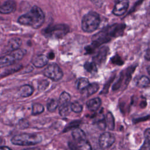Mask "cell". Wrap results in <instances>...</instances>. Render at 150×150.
<instances>
[{
  "instance_id": "5",
  "label": "cell",
  "mask_w": 150,
  "mask_h": 150,
  "mask_svg": "<svg viewBox=\"0 0 150 150\" xmlns=\"http://www.w3.org/2000/svg\"><path fill=\"white\" fill-rule=\"evenodd\" d=\"M25 54V52L21 49H16L0 57V68L10 66L21 60Z\"/></svg>"
},
{
  "instance_id": "29",
  "label": "cell",
  "mask_w": 150,
  "mask_h": 150,
  "mask_svg": "<svg viewBox=\"0 0 150 150\" xmlns=\"http://www.w3.org/2000/svg\"><path fill=\"white\" fill-rule=\"evenodd\" d=\"M97 47L93 44L91 43V45L87 46L85 47V50H86V53L87 54H91L92 53L94 52V51L96 49H97Z\"/></svg>"
},
{
  "instance_id": "2",
  "label": "cell",
  "mask_w": 150,
  "mask_h": 150,
  "mask_svg": "<svg viewBox=\"0 0 150 150\" xmlns=\"http://www.w3.org/2000/svg\"><path fill=\"white\" fill-rule=\"evenodd\" d=\"M100 22L99 15L96 12H90L84 16L81 21V28L84 32H93L98 28Z\"/></svg>"
},
{
  "instance_id": "27",
  "label": "cell",
  "mask_w": 150,
  "mask_h": 150,
  "mask_svg": "<svg viewBox=\"0 0 150 150\" xmlns=\"http://www.w3.org/2000/svg\"><path fill=\"white\" fill-rule=\"evenodd\" d=\"M70 109L71 111H74V112H80L83 110L82 105L79 102H73V103L70 104Z\"/></svg>"
},
{
  "instance_id": "36",
  "label": "cell",
  "mask_w": 150,
  "mask_h": 150,
  "mask_svg": "<svg viewBox=\"0 0 150 150\" xmlns=\"http://www.w3.org/2000/svg\"><path fill=\"white\" fill-rule=\"evenodd\" d=\"M145 57L146 59H147L148 60H149V49H148V50L146 51V53Z\"/></svg>"
},
{
  "instance_id": "7",
  "label": "cell",
  "mask_w": 150,
  "mask_h": 150,
  "mask_svg": "<svg viewBox=\"0 0 150 150\" xmlns=\"http://www.w3.org/2000/svg\"><path fill=\"white\" fill-rule=\"evenodd\" d=\"M44 75L47 78L53 80L58 81L63 77V71L60 67L56 63L49 64L43 71Z\"/></svg>"
},
{
  "instance_id": "33",
  "label": "cell",
  "mask_w": 150,
  "mask_h": 150,
  "mask_svg": "<svg viewBox=\"0 0 150 150\" xmlns=\"http://www.w3.org/2000/svg\"><path fill=\"white\" fill-rule=\"evenodd\" d=\"M149 132H150L149 128H147V129L145 131V132H144V136H145V139L150 140V134H149Z\"/></svg>"
},
{
  "instance_id": "9",
  "label": "cell",
  "mask_w": 150,
  "mask_h": 150,
  "mask_svg": "<svg viewBox=\"0 0 150 150\" xmlns=\"http://www.w3.org/2000/svg\"><path fill=\"white\" fill-rule=\"evenodd\" d=\"M114 136L109 132L101 134L99 137V144L101 148L106 149L110 147L115 142Z\"/></svg>"
},
{
  "instance_id": "16",
  "label": "cell",
  "mask_w": 150,
  "mask_h": 150,
  "mask_svg": "<svg viewBox=\"0 0 150 150\" xmlns=\"http://www.w3.org/2000/svg\"><path fill=\"white\" fill-rule=\"evenodd\" d=\"M87 106L89 110L91 111H97L101 104V100L100 98L96 97L89 100L87 102Z\"/></svg>"
},
{
  "instance_id": "8",
  "label": "cell",
  "mask_w": 150,
  "mask_h": 150,
  "mask_svg": "<svg viewBox=\"0 0 150 150\" xmlns=\"http://www.w3.org/2000/svg\"><path fill=\"white\" fill-rule=\"evenodd\" d=\"M111 39V38L105 28L93 36L92 43H93L97 47H98L101 45L107 43Z\"/></svg>"
},
{
  "instance_id": "10",
  "label": "cell",
  "mask_w": 150,
  "mask_h": 150,
  "mask_svg": "<svg viewBox=\"0 0 150 150\" xmlns=\"http://www.w3.org/2000/svg\"><path fill=\"white\" fill-rule=\"evenodd\" d=\"M125 25L122 23H116L105 28L106 30L111 38H116L122 35Z\"/></svg>"
},
{
  "instance_id": "21",
  "label": "cell",
  "mask_w": 150,
  "mask_h": 150,
  "mask_svg": "<svg viewBox=\"0 0 150 150\" xmlns=\"http://www.w3.org/2000/svg\"><path fill=\"white\" fill-rule=\"evenodd\" d=\"M99 88V85L97 83H93L89 84L87 87L83 90V91H86V93L87 96H91L96 93Z\"/></svg>"
},
{
  "instance_id": "3",
  "label": "cell",
  "mask_w": 150,
  "mask_h": 150,
  "mask_svg": "<svg viewBox=\"0 0 150 150\" xmlns=\"http://www.w3.org/2000/svg\"><path fill=\"white\" fill-rule=\"evenodd\" d=\"M41 141L42 137L39 135L27 133L16 135L11 139L12 144L21 146L36 145L40 143Z\"/></svg>"
},
{
  "instance_id": "14",
  "label": "cell",
  "mask_w": 150,
  "mask_h": 150,
  "mask_svg": "<svg viewBox=\"0 0 150 150\" xmlns=\"http://www.w3.org/2000/svg\"><path fill=\"white\" fill-rule=\"evenodd\" d=\"M48 58L46 56L40 54L35 56L32 59V63L36 67H43L47 64Z\"/></svg>"
},
{
  "instance_id": "25",
  "label": "cell",
  "mask_w": 150,
  "mask_h": 150,
  "mask_svg": "<svg viewBox=\"0 0 150 150\" xmlns=\"http://www.w3.org/2000/svg\"><path fill=\"white\" fill-rule=\"evenodd\" d=\"M84 69L89 73H94L97 72V68L94 62H86L84 65Z\"/></svg>"
},
{
  "instance_id": "32",
  "label": "cell",
  "mask_w": 150,
  "mask_h": 150,
  "mask_svg": "<svg viewBox=\"0 0 150 150\" xmlns=\"http://www.w3.org/2000/svg\"><path fill=\"white\" fill-rule=\"evenodd\" d=\"M94 5L100 8L103 5V0H90Z\"/></svg>"
},
{
  "instance_id": "26",
  "label": "cell",
  "mask_w": 150,
  "mask_h": 150,
  "mask_svg": "<svg viewBox=\"0 0 150 150\" xmlns=\"http://www.w3.org/2000/svg\"><path fill=\"white\" fill-rule=\"evenodd\" d=\"M44 111L43 106L39 103H35L32 105V112L33 115H38L43 112Z\"/></svg>"
},
{
  "instance_id": "1",
  "label": "cell",
  "mask_w": 150,
  "mask_h": 150,
  "mask_svg": "<svg viewBox=\"0 0 150 150\" xmlns=\"http://www.w3.org/2000/svg\"><path fill=\"white\" fill-rule=\"evenodd\" d=\"M45 21V15L42 10L37 6H33L26 13L21 15L18 22L23 25L30 26L35 29L40 28Z\"/></svg>"
},
{
  "instance_id": "4",
  "label": "cell",
  "mask_w": 150,
  "mask_h": 150,
  "mask_svg": "<svg viewBox=\"0 0 150 150\" xmlns=\"http://www.w3.org/2000/svg\"><path fill=\"white\" fill-rule=\"evenodd\" d=\"M69 32V28L64 24H57L50 26L43 31V33L47 38L60 39L64 37Z\"/></svg>"
},
{
  "instance_id": "19",
  "label": "cell",
  "mask_w": 150,
  "mask_h": 150,
  "mask_svg": "<svg viewBox=\"0 0 150 150\" xmlns=\"http://www.w3.org/2000/svg\"><path fill=\"white\" fill-rule=\"evenodd\" d=\"M105 122L106 127H107L110 130H113L114 129V127H115L114 118L112 114L110 112H108L107 113L105 116Z\"/></svg>"
},
{
  "instance_id": "31",
  "label": "cell",
  "mask_w": 150,
  "mask_h": 150,
  "mask_svg": "<svg viewBox=\"0 0 150 150\" xmlns=\"http://www.w3.org/2000/svg\"><path fill=\"white\" fill-rule=\"evenodd\" d=\"M49 84V81L44 80H42L40 83V85H39V88L40 90H44L45 88H46V87L47 86V85Z\"/></svg>"
},
{
  "instance_id": "6",
  "label": "cell",
  "mask_w": 150,
  "mask_h": 150,
  "mask_svg": "<svg viewBox=\"0 0 150 150\" xmlns=\"http://www.w3.org/2000/svg\"><path fill=\"white\" fill-rule=\"evenodd\" d=\"M70 99V96L67 92L64 91L60 94L58 101V106L59 114L62 117H65L69 114L71 110Z\"/></svg>"
},
{
  "instance_id": "37",
  "label": "cell",
  "mask_w": 150,
  "mask_h": 150,
  "mask_svg": "<svg viewBox=\"0 0 150 150\" xmlns=\"http://www.w3.org/2000/svg\"><path fill=\"white\" fill-rule=\"evenodd\" d=\"M2 142H4V140H3L2 138H0V146H3V145H3Z\"/></svg>"
},
{
  "instance_id": "22",
  "label": "cell",
  "mask_w": 150,
  "mask_h": 150,
  "mask_svg": "<svg viewBox=\"0 0 150 150\" xmlns=\"http://www.w3.org/2000/svg\"><path fill=\"white\" fill-rule=\"evenodd\" d=\"M89 84H90L89 81L87 78L81 77L77 80V81H76V87L77 88V89L83 91L87 87V86Z\"/></svg>"
},
{
  "instance_id": "20",
  "label": "cell",
  "mask_w": 150,
  "mask_h": 150,
  "mask_svg": "<svg viewBox=\"0 0 150 150\" xmlns=\"http://www.w3.org/2000/svg\"><path fill=\"white\" fill-rule=\"evenodd\" d=\"M76 145L78 150H92L91 146L87 139L76 142Z\"/></svg>"
},
{
  "instance_id": "34",
  "label": "cell",
  "mask_w": 150,
  "mask_h": 150,
  "mask_svg": "<svg viewBox=\"0 0 150 150\" xmlns=\"http://www.w3.org/2000/svg\"><path fill=\"white\" fill-rule=\"evenodd\" d=\"M54 57V54L53 52H50L48 54V56H47L48 59H53Z\"/></svg>"
},
{
  "instance_id": "11",
  "label": "cell",
  "mask_w": 150,
  "mask_h": 150,
  "mask_svg": "<svg viewBox=\"0 0 150 150\" xmlns=\"http://www.w3.org/2000/svg\"><path fill=\"white\" fill-rule=\"evenodd\" d=\"M128 6V0H118L114 5L112 13L116 16H121L126 12Z\"/></svg>"
},
{
  "instance_id": "17",
  "label": "cell",
  "mask_w": 150,
  "mask_h": 150,
  "mask_svg": "<svg viewBox=\"0 0 150 150\" xmlns=\"http://www.w3.org/2000/svg\"><path fill=\"white\" fill-rule=\"evenodd\" d=\"M71 134L76 142L86 139V136L84 132L79 128H75L73 129Z\"/></svg>"
},
{
  "instance_id": "35",
  "label": "cell",
  "mask_w": 150,
  "mask_h": 150,
  "mask_svg": "<svg viewBox=\"0 0 150 150\" xmlns=\"http://www.w3.org/2000/svg\"><path fill=\"white\" fill-rule=\"evenodd\" d=\"M0 150H12V149L8 146H0Z\"/></svg>"
},
{
  "instance_id": "24",
  "label": "cell",
  "mask_w": 150,
  "mask_h": 150,
  "mask_svg": "<svg viewBox=\"0 0 150 150\" xmlns=\"http://www.w3.org/2000/svg\"><path fill=\"white\" fill-rule=\"evenodd\" d=\"M58 107V101L54 98L50 99L47 103V108L49 111H54L56 108Z\"/></svg>"
},
{
  "instance_id": "13",
  "label": "cell",
  "mask_w": 150,
  "mask_h": 150,
  "mask_svg": "<svg viewBox=\"0 0 150 150\" xmlns=\"http://www.w3.org/2000/svg\"><path fill=\"white\" fill-rule=\"evenodd\" d=\"M16 8V5L14 1L8 0L0 6V13L8 14L13 12Z\"/></svg>"
},
{
  "instance_id": "30",
  "label": "cell",
  "mask_w": 150,
  "mask_h": 150,
  "mask_svg": "<svg viewBox=\"0 0 150 150\" xmlns=\"http://www.w3.org/2000/svg\"><path fill=\"white\" fill-rule=\"evenodd\" d=\"M149 141L148 139H145L144 144L142 145L141 148L139 150H150L149 146H150V144H149Z\"/></svg>"
},
{
  "instance_id": "23",
  "label": "cell",
  "mask_w": 150,
  "mask_h": 150,
  "mask_svg": "<svg viewBox=\"0 0 150 150\" xmlns=\"http://www.w3.org/2000/svg\"><path fill=\"white\" fill-rule=\"evenodd\" d=\"M136 84L139 87H147L149 86V79L146 76H141L137 80Z\"/></svg>"
},
{
  "instance_id": "15",
  "label": "cell",
  "mask_w": 150,
  "mask_h": 150,
  "mask_svg": "<svg viewBox=\"0 0 150 150\" xmlns=\"http://www.w3.org/2000/svg\"><path fill=\"white\" fill-rule=\"evenodd\" d=\"M22 40L20 38H13L11 39L6 45V50L7 52H11L13 50L18 49L21 46Z\"/></svg>"
},
{
  "instance_id": "28",
  "label": "cell",
  "mask_w": 150,
  "mask_h": 150,
  "mask_svg": "<svg viewBox=\"0 0 150 150\" xmlns=\"http://www.w3.org/2000/svg\"><path fill=\"white\" fill-rule=\"evenodd\" d=\"M111 62L113 64H117V65H119V66L122 65L123 64V61L122 60L121 58L120 57V56L118 54H115L112 57H111Z\"/></svg>"
},
{
  "instance_id": "12",
  "label": "cell",
  "mask_w": 150,
  "mask_h": 150,
  "mask_svg": "<svg viewBox=\"0 0 150 150\" xmlns=\"http://www.w3.org/2000/svg\"><path fill=\"white\" fill-rule=\"evenodd\" d=\"M108 52V47L106 46H103L99 49L97 54L94 57V62L96 64H101L104 62L106 59Z\"/></svg>"
},
{
  "instance_id": "18",
  "label": "cell",
  "mask_w": 150,
  "mask_h": 150,
  "mask_svg": "<svg viewBox=\"0 0 150 150\" xmlns=\"http://www.w3.org/2000/svg\"><path fill=\"white\" fill-rule=\"evenodd\" d=\"M33 92V87L28 84L22 86L19 90V93L23 97H28L32 94Z\"/></svg>"
}]
</instances>
